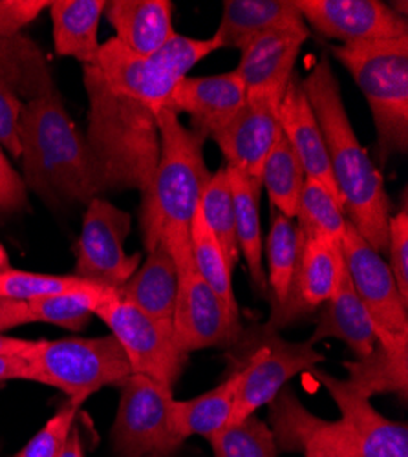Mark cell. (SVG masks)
<instances>
[{
    "label": "cell",
    "mask_w": 408,
    "mask_h": 457,
    "mask_svg": "<svg viewBox=\"0 0 408 457\" xmlns=\"http://www.w3.org/2000/svg\"><path fill=\"white\" fill-rule=\"evenodd\" d=\"M303 88L324 136L343 211L362 240L383 254L388 245L390 220L385 178L354 132L339 79L331 70L328 55H322L303 79Z\"/></svg>",
    "instance_id": "6da1fadb"
},
{
    "label": "cell",
    "mask_w": 408,
    "mask_h": 457,
    "mask_svg": "<svg viewBox=\"0 0 408 457\" xmlns=\"http://www.w3.org/2000/svg\"><path fill=\"white\" fill-rule=\"evenodd\" d=\"M160 130V160L141 190V233L146 251L165 245L176 265L191 260V223L202 190L211 174L205 158V136L185 127L174 112L156 113Z\"/></svg>",
    "instance_id": "7a4b0ae2"
},
{
    "label": "cell",
    "mask_w": 408,
    "mask_h": 457,
    "mask_svg": "<svg viewBox=\"0 0 408 457\" xmlns=\"http://www.w3.org/2000/svg\"><path fill=\"white\" fill-rule=\"evenodd\" d=\"M19 137L22 181L45 204L88 205L101 196L87 137L55 87L22 104Z\"/></svg>",
    "instance_id": "3957f363"
},
{
    "label": "cell",
    "mask_w": 408,
    "mask_h": 457,
    "mask_svg": "<svg viewBox=\"0 0 408 457\" xmlns=\"http://www.w3.org/2000/svg\"><path fill=\"white\" fill-rule=\"evenodd\" d=\"M88 97L87 145L101 195L108 190H141L160 160V130L153 106L114 94L97 64L83 66Z\"/></svg>",
    "instance_id": "277c9868"
},
{
    "label": "cell",
    "mask_w": 408,
    "mask_h": 457,
    "mask_svg": "<svg viewBox=\"0 0 408 457\" xmlns=\"http://www.w3.org/2000/svg\"><path fill=\"white\" fill-rule=\"evenodd\" d=\"M333 55L350 71L368 101L381 154L408 150V35L399 39L346 45Z\"/></svg>",
    "instance_id": "5b68a950"
},
{
    "label": "cell",
    "mask_w": 408,
    "mask_h": 457,
    "mask_svg": "<svg viewBox=\"0 0 408 457\" xmlns=\"http://www.w3.org/2000/svg\"><path fill=\"white\" fill-rule=\"evenodd\" d=\"M29 380L61 390L70 401L85 403L104 386H120L132 375L114 335L97 338L33 340L26 353Z\"/></svg>",
    "instance_id": "8992f818"
},
{
    "label": "cell",
    "mask_w": 408,
    "mask_h": 457,
    "mask_svg": "<svg viewBox=\"0 0 408 457\" xmlns=\"http://www.w3.org/2000/svg\"><path fill=\"white\" fill-rule=\"evenodd\" d=\"M120 406L110 432L118 457H172L185 443L169 423L172 388L132 373L120 385Z\"/></svg>",
    "instance_id": "52a82bcc"
},
{
    "label": "cell",
    "mask_w": 408,
    "mask_h": 457,
    "mask_svg": "<svg viewBox=\"0 0 408 457\" xmlns=\"http://www.w3.org/2000/svg\"><path fill=\"white\" fill-rule=\"evenodd\" d=\"M112 331L123 348L132 373L145 375L156 383L172 388L187 362L174 342L172 324L148 317L118 291L106 298L94 313Z\"/></svg>",
    "instance_id": "ba28073f"
},
{
    "label": "cell",
    "mask_w": 408,
    "mask_h": 457,
    "mask_svg": "<svg viewBox=\"0 0 408 457\" xmlns=\"http://www.w3.org/2000/svg\"><path fill=\"white\" fill-rule=\"evenodd\" d=\"M132 216L101 196L87 205L76 245V275L94 286L118 291L137 271L141 254H127Z\"/></svg>",
    "instance_id": "9c48e42d"
},
{
    "label": "cell",
    "mask_w": 408,
    "mask_h": 457,
    "mask_svg": "<svg viewBox=\"0 0 408 457\" xmlns=\"http://www.w3.org/2000/svg\"><path fill=\"white\" fill-rule=\"evenodd\" d=\"M322 361L324 355L308 345V340L289 342L279 333L262 328L254 352L238 368L240 385L228 427L268 406L295 375L310 373Z\"/></svg>",
    "instance_id": "30bf717a"
},
{
    "label": "cell",
    "mask_w": 408,
    "mask_h": 457,
    "mask_svg": "<svg viewBox=\"0 0 408 457\" xmlns=\"http://www.w3.org/2000/svg\"><path fill=\"white\" fill-rule=\"evenodd\" d=\"M345 270L383 345L408 340V303L397 291L388 262L348 221L341 242Z\"/></svg>",
    "instance_id": "8fae6325"
},
{
    "label": "cell",
    "mask_w": 408,
    "mask_h": 457,
    "mask_svg": "<svg viewBox=\"0 0 408 457\" xmlns=\"http://www.w3.org/2000/svg\"><path fill=\"white\" fill-rule=\"evenodd\" d=\"M172 333L176 346L187 355L205 348L233 345L240 333V319L229 313L226 303L202 278L193 258L178 263Z\"/></svg>",
    "instance_id": "7c38bea8"
},
{
    "label": "cell",
    "mask_w": 408,
    "mask_h": 457,
    "mask_svg": "<svg viewBox=\"0 0 408 457\" xmlns=\"http://www.w3.org/2000/svg\"><path fill=\"white\" fill-rule=\"evenodd\" d=\"M308 28L341 46L399 39L406 17L379 0H295Z\"/></svg>",
    "instance_id": "4fadbf2b"
},
{
    "label": "cell",
    "mask_w": 408,
    "mask_h": 457,
    "mask_svg": "<svg viewBox=\"0 0 408 457\" xmlns=\"http://www.w3.org/2000/svg\"><path fill=\"white\" fill-rule=\"evenodd\" d=\"M345 275L341 244L324 237L303 238V247L296 262L295 275L286 300L271 308V317L264 329H279L308 317L336 293Z\"/></svg>",
    "instance_id": "5bb4252c"
},
{
    "label": "cell",
    "mask_w": 408,
    "mask_h": 457,
    "mask_svg": "<svg viewBox=\"0 0 408 457\" xmlns=\"http://www.w3.org/2000/svg\"><path fill=\"white\" fill-rule=\"evenodd\" d=\"M329 394L341 411L354 457H408V427L379 413L370 399L354 388L346 378L333 377L319 368L310 371Z\"/></svg>",
    "instance_id": "9a60e30c"
},
{
    "label": "cell",
    "mask_w": 408,
    "mask_h": 457,
    "mask_svg": "<svg viewBox=\"0 0 408 457\" xmlns=\"http://www.w3.org/2000/svg\"><path fill=\"white\" fill-rule=\"evenodd\" d=\"M310 39V28L271 29L242 50L237 73L246 88V99H268L280 103L291 78L296 57Z\"/></svg>",
    "instance_id": "2e32d148"
},
{
    "label": "cell",
    "mask_w": 408,
    "mask_h": 457,
    "mask_svg": "<svg viewBox=\"0 0 408 457\" xmlns=\"http://www.w3.org/2000/svg\"><path fill=\"white\" fill-rule=\"evenodd\" d=\"M270 428L280 452H301L304 457H354L352 439L341 423L312 413L291 386H284L268 404Z\"/></svg>",
    "instance_id": "e0dca14e"
},
{
    "label": "cell",
    "mask_w": 408,
    "mask_h": 457,
    "mask_svg": "<svg viewBox=\"0 0 408 457\" xmlns=\"http://www.w3.org/2000/svg\"><path fill=\"white\" fill-rule=\"evenodd\" d=\"M279 104L268 99H246L237 116L211 139L226 158V165L261 179L270 152L282 134Z\"/></svg>",
    "instance_id": "ac0fdd59"
},
{
    "label": "cell",
    "mask_w": 408,
    "mask_h": 457,
    "mask_svg": "<svg viewBox=\"0 0 408 457\" xmlns=\"http://www.w3.org/2000/svg\"><path fill=\"white\" fill-rule=\"evenodd\" d=\"M246 104V88L238 73L226 71L207 78H185L181 79L163 108L179 113H187L195 130L205 137H212L220 129H224L237 112Z\"/></svg>",
    "instance_id": "d6986e66"
},
{
    "label": "cell",
    "mask_w": 408,
    "mask_h": 457,
    "mask_svg": "<svg viewBox=\"0 0 408 457\" xmlns=\"http://www.w3.org/2000/svg\"><path fill=\"white\" fill-rule=\"evenodd\" d=\"M97 68L114 94L141 101L160 112L178 81L163 70L156 55H139L116 37L99 48Z\"/></svg>",
    "instance_id": "ffe728a7"
},
{
    "label": "cell",
    "mask_w": 408,
    "mask_h": 457,
    "mask_svg": "<svg viewBox=\"0 0 408 457\" xmlns=\"http://www.w3.org/2000/svg\"><path fill=\"white\" fill-rule=\"evenodd\" d=\"M279 125L282 136L295 150L296 158H299L306 178L326 187L339 200L337 187L331 176L324 136L319 127L315 112L304 94L303 79L296 75V71L280 99Z\"/></svg>",
    "instance_id": "44dd1931"
},
{
    "label": "cell",
    "mask_w": 408,
    "mask_h": 457,
    "mask_svg": "<svg viewBox=\"0 0 408 457\" xmlns=\"http://www.w3.org/2000/svg\"><path fill=\"white\" fill-rule=\"evenodd\" d=\"M308 26L295 0H226L212 35L220 50H244L254 37L271 29Z\"/></svg>",
    "instance_id": "7402d4cb"
},
{
    "label": "cell",
    "mask_w": 408,
    "mask_h": 457,
    "mask_svg": "<svg viewBox=\"0 0 408 457\" xmlns=\"http://www.w3.org/2000/svg\"><path fill=\"white\" fill-rule=\"evenodd\" d=\"M326 338L343 340L357 359L372 353L378 342L376 326L357 296L346 270L336 293L319 308L317 326L308 345L315 346Z\"/></svg>",
    "instance_id": "603a6c76"
},
{
    "label": "cell",
    "mask_w": 408,
    "mask_h": 457,
    "mask_svg": "<svg viewBox=\"0 0 408 457\" xmlns=\"http://www.w3.org/2000/svg\"><path fill=\"white\" fill-rule=\"evenodd\" d=\"M104 15L116 39L139 55H153L176 35L171 0H110Z\"/></svg>",
    "instance_id": "cb8c5ba5"
},
{
    "label": "cell",
    "mask_w": 408,
    "mask_h": 457,
    "mask_svg": "<svg viewBox=\"0 0 408 457\" xmlns=\"http://www.w3.org/2000/svg\"><path fill=\"white\" fill-rule=\"evenodd\" d=\"M118 295L148 317L172 324L178 296V265L171 251L165 245L146 251L145 262L118 289Z\"/></svg>",
    "instance_id": "d4e9b609"
},
{
    "label": "cell",
    "mask_w": 408,
    "mask_h": 457,
    "mask_svg": "<svg viewBox=\"0 0 408 457\" xmlns=\"http://www.w3.org/2000/svg\"><path fill=\"white\" fill-rule=\"evenodd\" d=\"M228 167V165H226ZM235 202V233L240 254L247 263L253 289L268 296V277L264 268V240L261 227V195L262 181L228 167Z\"/></svg>",
    "instance_id": "484cf974"
},
{
    "label": "cell",
    "mask_w": 408,
    "mask_h": 457,
    "mask_svg": "<svg viewBox=\"0 0 408 457\" xmlns=\"http://www.w3.org/2000/svg\"><path fill=\"white\" fill-rule=\"evenodd\" d=\"M104 0H55L50 4L54 46L62 57L78 59L83 66L97 64V29L104 13Z\"/></svg>",
    "instance_id": "4316f807"
},
{
    "label": "cell",
    "mask_w": 408,
    "mask_h": 457,
    "mask_svg": "<svg viewBox=\"0 0 408 457\" xmlns=\"http://www.w3.org/2000/svg\"><path fill=\"white\" fill-rule=\"evenodd\" d=\"M240 385V370H235L224 383L216 388L187 399H172L169 406V423L172 432L179 439H189L191 436H202L209 439L218 430L226 428L233 411L237 390Z\"/></svg>",
    "instance_id": "83f0119b"
},
{
    "label": "cell",
    "mask_w": 408,
    "mask_h": 457,
    "mask_svg": "<svg viewBox=\"0 0 408 457\" xmlns=\"http://www.w3.org/2000/svg\"><path fill=\"white\" fill-rule=\"evenodd\" d=\"M348 371V383L362 395L372 399L378 394H408V340L396 345L376 342L372 353L343 362Z\"/></svg>",
    "instance_id": "f1b7e54d"
},
{
    "label": "cell",
    "mask_w": 408,
    "mask_h": 457,
    "mask_svg": "<svg viewBox=\"0 0 408 457\" xmlns=\"http://www.w3.org/2000/svg\"><path fill=\"white\" fill-rule=\"evenodd\" d=\"M301 247L303 237L299 233V227H296V221L273 209L270 235L264 247L268 258L266 277L271 308L280 306L289 293Z\"/></svg>",
    "instance_id": "f546056e"
},
{
    "label": "cell",
    "mask_w": 408,
    "mask_h": 457,
    "mask_svg": "<svg viewBox=\"0 0 408 457\" xmlns=\"http://www.w3.org/2000/svg\"><path fill=\"white\" fill-rule=\"evenodd\" d=\"M261 181L262 188H266L270 196L271 207L286 218L295 220L306 174L299 158L295 154V150L282 134L275 141L262 167Z\"/></svg>",
    "instance_id": "4dcf8cb0"
},
{
    "label": "cell",
    "mask_w": 408,
    "mask_h": 457,
    "mask_svg": "<svg viewBox=\"0 0 408 457\" xmlns=\"http://www.w3.org/2000/svg\"><path fill=\"white\" fill-rule=\"evenodd\" d=\"M191 254L195 268L202 275V278L209 284V287L218 295V298L226 303V308L233 317H240L238 302L233 291L231 265L211 233L209 225L205 223L200 207L191 223Z\"/></svg>",
    "instance_id": "1f68e13d"
},
{
    "label": "cell",
    "mask_w": 408,
    "mask_h": 457,
    "mask_svg": "<svg viewBox=\"0 0 408 457\" xmlns=\"http://www.w3.org/2000/svg\"><path fill=\"white\" fill-rule=\"evenodd\" d=\"M198 207L233 270L238 263L240 249L235 233V202L231 178L226 165L211 174L209 181L202 190Z\"/></svg>",
    "instance_id": "d6a6232c"
},
{
    "label": "cell",
    "mask_w": 408,
    "mask_h": 457,
    "mask_svg": "<svg viewBox=\"0 0 408 457\" xmlns=\"http://www.w3.org/2000/svg\"><path fill=\"white\" fill-rule=\"evenodd\" d=\"M116 291L90 286L79 291H70L50 298L33 300L28 303L33 322H46L64 329L81 331L101 303Z\"/></svg>",
    "instance_id": "836d02e7"
},
{
    "label": "cell",
    "mask_w": 408,
    "mask_h": 457,
    "mask_svg": "<svg viewBox=\"0 0 408 457\" xmlns=\"http://www.w3.org/2000/svg\"><path fill=\"white\" fill-rule=\"evenodd\" d=\"M295 218L303 238L324 237L337 244L343 242L348 223L343 205L326 187L313 179L306 178L304 181Z\"/></svg>",
    "instance_id": "e575fe53"
},
{
    "label": "cell",
    "mask_w": 408,
    "mask_h": 457,
    "mask_svg": "<svg viewBox=\"0 0 408 457\" xmlns=\"http://www.w3.org/2000/svg\"><path fill=\"white\" fill-rule=\"evenodd\" d=\"M207 441L214 457H277L279 453L270 425L256 415L218 430Z\"/></svg>",
    "instance_id": "d590c367"
},
{
    "label": "cell",
    "mask_w": 408,
    "mask_h": 457,
    "mask_svg": "<svg viewBox=\"0 0 408 457\" xmlns=\"http://www.w3.org/2000/svg\"><path fill=\"white\" fill-rule=\"evenodd\" d=\"M94 284L78 278L76 275H41L22 270H0V298H10L29 303L33 300L50 298L70 291H79Z\"/></svg>",
    "instance_id": "8d00e7d4"
},
{
    "label": "cell",
    "mask_w": 408,
    "mask_h": 457,
    "mask_svg": "<svg viewBox=\"0 0 408 457\" xmlns=\"http://www.w3.org/2000/svg\"><path fill=\"white\" fill-rule=\"evenodd\" d=\"M216 50H220V45L214 37H211V39H193V37L176 33L154 55L171 78L179 83L181 79L189 78V71L202 59L214 54Z\"/></svg>",
    "instance_id": "74e56055"
},
{
    "label": "cell",
    "mask_w": 408,
    "mask_h": 457,
    "mask_svg": "<svg viewBox=\"0 0 408 457\" xmlns=\"http://www.w3.org/2000/svg\"><path fill=\"white\" fill-rule=\"evenodd\" d=\"M79 408L81 403L68 399V403L62 408H59L57 413L52 419H48L46 425L13 457H59L73 427H76V417L79 413Z\"/></svg>",
    "instance_id": "f35d334b"
},
{
    "label": "cell",
    "mask_w": 408,
    "mask_h": 457,
    "mask_svg": "<svg viewBox=\"0 0 408 457\" xmlns=\"http://www.w3.org/2000/svg\"><path fill=\"white\" fill-rule=\"evenodd\" d=\"M388 268L397 284V291L408 303V211L403 207L388 220Z\"/></svg>",
    "instance_id": "ab89813d"
},
{
    "label": "cell",
    "mask_w": 408,
    "mask_h": 457,
    "mask_svg": "<svg viewBox=\"0 0 408 457\" xmlns=\"http://www.w3.org/2000/svg\"><path fill=\"white\" fill-rule=\"evenodd\" d=\"M22 101L10 83L0 75V146L15 158H21L19 125L22 113Z\"/></svg>",
    "instance_id": "60d3db41"
},
{
    "label": "cell",
    "mask_w": 408,
    "mask_h": 457,
    "mask_svg": "<svg viewBox=\"0 0 408 457\" xmlns=\"http://www.w3.org/2000/svg\"><path fill=\"white\" fill-rule=\"evenodd\" d=\"M52 3L48 0H0V41L12 39Z\"/></svg>",
    "instance_id": "b9f144b4"
},
{
    "label": "cell",
    "mask_w": 408,
    "mask_h": 457,
    "mask_svg": "<svg viewBox=\"0 0 408 457\" xmlns=\"http://www.w3.org/2000/svg\"><path fill=\"white\" fill-rule=\"evenodd\" d=\"M28 205V188L22 176L10 165L0 146V214L19 212Z\"/></svg>",
    "instance_id": "7bdbcfd3"
},
{
    "label": "cell",
    "mask_w": 408,
    "mask_h": 457,
    "mask_svg": "<svg viewBox=\"0 0 408 457\" xmlns=\"http://www.w3.org/2000/svg\"><path fill=\"white\" fill-rule=\"evenodd\" d=\"M31 322L33 319L29 315L28 303L10 298H0V333Z\"/></svg>",
    "instance_id": "ee69618b"
},
{
    "label": "cell",
    "mask_w": 408,
    "mask_h": 457,
    "mask_svg": "<svg viewBox=\"0 0 408 457\" xmlns=\"http://www.w3.org/2000/svg\"><path fill=\"white\" fill-rule=\"evenodd\" d=\"M31 370L24 355H6L0 357V383L6 380H29Z\"/></svg>",
    "instance_id": "f6af8a7d"
},
{
    "label": "cell",
    "mask_w": 408,
    "mask_h": 457,
    "mask_svg": "<svg viewBox=\"0 0 408 457\" xmlns=\"http://www.w3.org/2000/svg\"><path fill=\"white\" fill-rule=\"evenodd\" d=\"M31 345H33V340L15 338V337H8L4 333H0V357L24 355V353H28Z\"/></svg>",
    "instance_id": "bcb514c9"
},
{
    "label": "cell",
    "mask_w": 408,
    "mask_h": 457,
    "mask_svg": "<svg viewBox=\"0 0 408 457\" xmlns=\"http://www.w3.org/2000/svg\"><path fill=\"white\" fill-rule=\"evenodd\" d=\"M59 457H85L83 452V441H81V434L78 430V427H73L64 448L61 450Z\"/></svg>",
    "instance_id": "7dc6e473"
},
{
    "label": "cell",
    "mask_w": 408,
    "mask_h": 457,
    "mask_svg": "<svg viewBox=\"0 0 408 457\" xmlns=\"http://www.w3.org/2000/svg\"><path fill=\"white\" fill-rule=\"evenodd\" d=\"M151 457H158V455H151Z\"/></svg>",
    "instance_id": "c3c4849f"
},
{
    "label": "cell",
    "mask_w": 408,
    "mask_h": 457,
    "mask_svg": "<svg viewBox=\"0 0 408 457\" xmlns=\"http://www.w3.org/2000/svg\"><path fill=\"white\" fill-rule=\"evenodd\" d=\"M0 270H3V268H0Z\"/></svg>",
    "instance_id": "681fc988"
}]
</instances>
